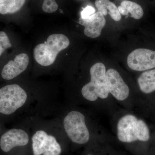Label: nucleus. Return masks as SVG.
<instances>
[{
  "instance_id": "nucleus-1",
  "label": "nucleus",
  "mask_w": 155,
  "mask_h": 155,
  "mask_svg": "<svg viewBox=\"0 0 155 155\" xmlns=\"http://www.w3.org/2000/svg\"><path fill=\"white\" fill-rule=\"evenodd\" d=\"M69 38L63 34L50 35L46 41L40 44L34 48V57L35 61L44 67L54 64L58 54L69 46Z\"/></svg>"
},
{
  "instance_id": "nucleus-2",
  "label": "nucleus",
  "mask_w": 155,
  "mask_h": 155,
  "mask_svg": "<svg viewBox=\"0 0 155 155\" xmlns=\"http://www.w3.org/2000/svg\"><path fill=\"white\" fill-rule=\"evenodd\" d=\"M91 81L83 87L81 94L85 99L94 101L99 97L105 99L109 95L106 67L102 63H97L92 66L90 70Z\"/></svg>"
},
{
  "instance_id": "nucleus-3",
  "label": "nucleus",
  "mask_w": 155,
  "mask_h": 155,
  "mask_svg": "<svg viewBox=\"0 0 155 155\" xmlns=\"http://www.w3.org/2000/svg\"><path fill=\"white\" fill-rule=\"evenodd\" d=\"M27 99L26 92L18 84L3 87L0 89V113L13 114L25 104Z\"/></svg>"
},
{
  "instance_id": "nucleus-4",
  "label": "nucleus",
  "mask_w": 155,
  "mask_h": 155,
  "mask_svg": "<svg viewBox=\"0 0 155 155\" xmlns=\"http://www.w3.org/2000/svg\"><path fill=\"white\" fill-rule=\"evenodd\" d=\"M64 126L67 135L73 142L83 144L89 140V131L82 113L77 111L69 112L64 118Z\"/></svg>"
},
{
  "instance_id": "nucleus-5",
  "label": "nucleus",
  "mask_w": 155,
  "mask_h": 155,
  "mask_svg": "<svg viewBox=\"0 0 155 155\" xmlns=\"http://www.w3.org/2000/svg\"><path fill=\"white\" fill-rule=\"evenodd\" d=\"M34 155H60L62 149L54 137L42 130L37 131L32 137Z\"/></svg>"
},
{
  "instance_id": "nucleus-6",
  "label": "nucleus",
  "mask_w": 155,
  "mask_h": 155,
  "mask_svg": "<svg viewBox=\"0 0 155 155\" xmlns=\"http://www.w3.org/2000/svg\"><path fill=\"white\" fill-rule=\"evenodd\" d=\"M128 67L137 71H145L155 68V51L146 48L137 49L128 55Z\"/></svg>"
},
{
  "instance_id": "nucleus-7",
  "label": "nucleus",
  "mask_w": 155,
  "mask_h": 155,
  "mask_svg": "<svg viewBox=\"0 0 155 155\" xmlns=\"http://www.w3.org/2000/svg\"><path fill=\"white\" fill-rule=\"evenodd\" d=\"M138 119L131 114L123 116L117 124V137L120 141L133 142L137 139V121Z\"/></svg>"
},
{
  "instance_id": "nucleus-8",
  "label": "nucleus",
  "mask_w": 155,
  "mask_h": 155,
  "mask_svg": "<svg viewBox=\"0 0 155 155\" xmlns=\"http://www.w3.org/2000/svg\"><path fill=\"white\" fill-rule=\"evenodd\" d=\"M107 83L109 92L119 101L128 97L130 93L129 87L116 69H110L106 72Z\"/></svg>"
},
{
  "instance_id": "nucleus-9",
  "label": "nucleus",
  "mask_w": 155,
  "mask_h": 155,
  "mask_svg": "<svg viewBox=\"0 0 155 155\" xmlns=\"http://www.w3.org/2000/svg\"><path fill=\"white\" fill-rule=\"evenodd\" d=\"M29 141L28 134L22 129H11L4 134L0 139V147L8 152L17 147L24 146Z\"/></svg>"
},
{
  "instance_id": "nucleus-10",
  "label": "nucleus",
  "mask_w": 155,
  "mask_h": 155,
  "mask_svg": "<svg viewBox=\"0 0 155 155\" xmlns=\"http://www.w3.org/2000/svg\"><path fill=\"white\" fill-rule=\"evenodd\" d=\"M79 23L84 26L85 35L91 38H96L101 35L106 20L103 14L98 11L86 19L80 17Z\"/></svg>"
},
{
  "instance_id": "nucleus-11",
  "label": "nucleus",
  "mask_w": 155,
  "mask_h": 155,
  "mask_svg": "<svg viewBox=\"0 0 155 155\" xmlns=\"http://www.w3.org/2000/svg\"><path fill=\"white\" fill-rule=\"evenodd\" d=\"M29 64V58L27 54H19L14 61H10L3 67L2 77L5 80H11L17 77L26 69Z\"/></svg>"
},
{
  "instance_id": "nucleus-12",
  "label": "nucleus",
  "mask_w": 155,
  "mask_h": 155,
  "mask_svg": "<svg viewBox=\"0 0 155 155\" xmlns=\"http://www.w3.org/2000/svg\"><path fill=\"white\" fill-rule=\"evenodd\" d=\"M140 91L145 94H150L155 91V69L143 72L137 79Z\"/></svg>"
},
{
  "instance_id": "nucleus-13",
  "label": "nucleus",
  "mask_w": 155,
  "mask_h": 155,
  "mask_svg": "<svg viewBox=\"0 0 155 155\" xmlns=\"http://www.w3.org/2000/svg\"><path fill=\"white\" fill-rule=\"evenodd\" d=\"M120 14L132 17L136 19H141L143 16V9L141 6L134 2L124 1L118 8Z\"/></svg>"
},
{
  "instance_id": "nucleus-14",
  "label": "nucleus",
  "mask_w": 155,
  "mask_h": 155,
  "mask_svg": "<svg viewBox=\"0 0 155 155\" xmlns=\"http://www.w3.org/2000/svg\"><path fill=\"white\" fill-rule=\"evenodd\" d=\"M95 4L98 11L101 13L104 16L109 14L116 21H119L121 19V14L118 8L109 0H96Z\"/></svg>"
},
{
  "instance_id": "nucleus-15",
  "label": "nucleus",
  "mask_w": 155,
  "mask_h": 155,
  "mask_svg": "<svg viewBox=\"0 0 155 155\" xmlns=\"http://www.w3.org/2000/svg\"><path fill=\"white\" fill-rule=\"evenodd\" d=\"M26 0H0V14L17 13L22 8Z\"/></svg>"
},
{
  "instance_id": "nucleus-16",
  "label": "nucleus",
  "mask_w": 155,
  "mask_h": 155,
  "mask_svg": "<svg viewBox=\"0 0 155 155\" xmlns=\"http://www.w3.org/2000/svg\"><path fill=\"white\" fill-rule=\"evenodd\" d=\"M137 132L138 140L145 142L149 140V129L146 123L141 119H139L137 121Z\"/></svg>"
},
{
  "instance_id": "nucleus-17",
  "label": "nucleus",
  "mask_w": 155,
  "mask_h": 155,
  "mask_svg": "<svg viewBox=\"0 0 155 155\" xmlns=\"http://www.w3.org/2000/svg\"><path fill=\"white\" fill-rule=\"evenodd\" d=\"M12 46L8 37L5 32L0 31V57L7 49Z\"/></svg>"
},
{
  "instance_id": "nucleus-18",
  "label": "nucleus",
  "mask_w": 155,
  "mask_h": 155,
  "mask_svg": "<svg viewBox=\"0 0 155 155\" xmlns=\"http://www.w3.org/2000/svg\"><path fill=\"white\" fill-rule=\"evenodd\" d=\"M58 5L55 0H44L43 11L46 13H52L58 10Z\"/></svg>"
},
{
  "instance_id": "nucleus-19",
  "label": "nucleus",
  "mask_w": 155,
  "mask_h": 155,
  "mask_svg": "<svg viewBox=\"0 0 155 155\" xmlns=\"http://www.w3.org/2000/svg\"><path fill=\"white\" fill-rule=\"evenodd\" d=\"M95 12V10L93 7L90 6H87L86 8L83 9L81 11V17L83 19H86L94 14Z\"/></svg>"
},
{
  "instance_id": "nucleus-20",
  "label": "nucleus",
  "mask_w": 155,
  "mask_h": 155,
  "mask_svg": "<svg viewBox=\"0 0 155 155\" xmlns=\"http://www.w3.org/2000/svg\"><path fill=\"white\" fill-rule=\"evenodd\" d=\"M92 155L91 154H88V155Z\"/></svg>"
}]
</instances>
